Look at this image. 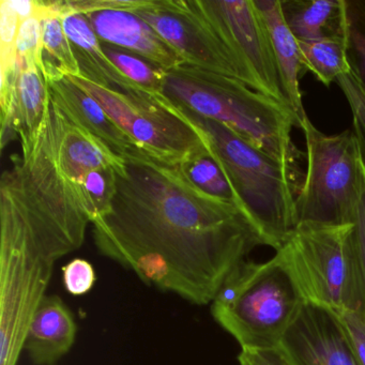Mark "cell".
Listing matches in <instances>:
<instances>
[{
	"instance_id": "29",
	"label": "cell",
	"mask_w": 365,
	"mask_h": 365,
	"mask_svg": "<svg viewBox=\"0 0 365 365\" xmlns=\"http://www.w3.org/2000/svg\"><path fill=\"white\" fill-rule=\"evenodd\" d=\"M63 285L72 296H83L93 289L97 277L88 260L74 258L63 268Z\"/></svg>"
},
{
	"instance_id": "14",
	"label": "cell",
	"mask_w": 365,
	"mask_h": 365,
	"mask_svg": "<svg viewBox=\"0 0 365 365\" xmlns=\"http://www.w3.org/2000/svg\"><path fill=\"white\" fill-rule=\"evenodd\" d=\"M48 87L39 67H18L11 87L0 93L1 148L19 138H29L41 125L48 106Z\"/></svg>"
},
{
	"instance_id": "12",
	"label": "cell",
	"mask_w": 365,
	"mask_h": 365,
	"mask_svg": "<svg viewBox=\"0 0 365 365\" xmlns=\"http://www.w3.org/2000/svg\"><path fill=\"white\" fill-rule=\"evenodd\" d=\"M123 0H70L55 1L61 16L67 12L84 14L103 43L125 48L165 71L183 65L176 51L140 16L127 10Z\"/></svg>"
},
{
	"instance_id": "27",
	"label": "cell",
	"mask_w": 365,
	"mask_h": 365,
	"mask_svg": "<svg viewBox=\"0 0 365 365\" xmlns=\"http://www.w3.org/2000/svg\"><path fill=\"white\" fill-rule=\"evenodd\" d=\"M43 7V1H42ZM42 8L39 14L22 21L16 39L18 67L41 69Z\"/></svg>"
},
{
	"instance_id": "16",
	"label": "cell",
	"mask_w": 365,
	"mask_h": 365,
	"mask_svg": "<svg viewBox=\"0 0 365 365\" xmlns=\"http://www.w3.org/2000/svg\"><path fill=\"white\" fill-rule=\"evenodd\" d=\"M73 314L57 296H46L34 314L24 349L35 365H57L76 341Z\"/></svg>"
},
{
	"instance_id": "6",
	"label": "cell",
	"mask_w": 365,
	"mask_h": 365,
	"mask_svg": "<svg viewBox=\"0 0 365 365\" xmlns=\"http://www.w3.org/2000/svg\"><path fill=\"white\" fill-rule=\"evenodd\" d=\"M302 130L307 168L296 200L298 226L351 224L363 178L362 159L354 131L327 135L309 119Z\"/></svg>"
},
{
	"instance_id": "1",
	"label": "cell",
	"mask_w": 365,
	"mask_h": 365,
	"mask_svg": "<svg viewBox=\"0 0 365 365\" xmlns=\"http://www.w3.org/2000/svg\"><path fill=\"white\" fill-rule=\"evenodd\" d=\"M123 159L110 207L91 223L98 251L148 285L211 304L228 274L267 241L238 205L202 191L181 164L142 148Z\"/></svg>"
},
{
	"instance_id": "20",
	"label": "cell",
	"mask_w": 365,
	"mask_h": 365,
	"mask_svg": "<svg viewBox=\"0 0 365 365\" xmlns=\"http://www.w3.org/2000/svg\"><path fill=\"white\" fill-rule=\"evenodd\" d=\"M41 16V70L44 78L56 80L63 76H81L61 16L50 9L48 1H43Z\"/></svg>"
},
{
	"instance_id": "30",
	"label": "cell",
	"mask_w": 365,
	"mask_h": 365,
	"mask_svg": "<svg viewBox=\"0 0 365 365\" xmlns=\"http://www.w3.org/2000/svg\"><path fill=\"white\" fill-rule=\"evenodd\" d=\"M238 361L240 365H294L282 345L268 349H241Z\"/></svg>"
},
{
	"instance_id": "24",
	"label": "cell",
	"mask_w": 365,
	"mask_h": 365,
	"mask_svg": "<svg viewBox=\"0 0 365 365\" xmlns=\"http://www.w3.org/2000/svg\"><path fill=\"white\" fill-rule=\"evenodd\" d=\"M346 1V46L351 76L365 95V0Z\"/></svg>"
},
{
	"instance_id": "21",
	"label": "cell",
	"mask_w": 365,
	"mask_h": 365,
	"mask_svg": "<svg viewBox=\"0 0 365 365\" xmlns=\"http://www.w3.org/2000/svg\"><path fill=\"white\" fill-rule=\"evenodd\" d=\"M298 44L303 68L324 86L329 87L341 76L351 73L344 38L298 41Z\"/></svg>"
},
{
	"instance_id": "3",
	"label": "cell",
	"mask_w": 365,
	"mask_h": 365,
	"mask_svg": "<svg viewBox=\"0 0 365 365\" xmlns=\"http://www.w3.org/2000/svg\"><path fill=\"white\" fill-rule=\"evenodd\" d=\"M163 95L225 125L245 142L301 174L298 161L302 153L292 140V128L298 127L292 108L237 78L189 65L166 71Z\"/></svg>"
},
{
	"instance_id": "11",
	"label": "cell",
	"mask_w": 365,
	"mask_h": 365,
	"mask_svg": "<svg viewBox=\"0 0 365 365\" xmlns=\"http://www.w3.org/2000/svg\"><path fill=\"white\" fill-rule=\"evenodd\" d=\"M254 91L292 108L284 93L270 35L254 0H206Z\"/></svg>"
},
{
	"instance_id": "17",
	"label": "cell",
	"mask_w": 365,
	"mask_h": 365,
	"mask_svg": "<svg viewBox=\"0 0 365 365\" xmlns=\"http://www.w3.org/2000/svg\"><path fill=\"white\" fill-rule=\"evenodd\" d=\"M254 4L266 23L272 42L284 93L296 116L298 128L302 129L309 117L303 106L299 83L303 65L298 40L292 35L284 20L281 0H254Z\"/></svg>"
},
{
	"instance_id": "32",
	"label": "cell",
	"mask_w": 365,
	"mask_h": 365,
	"mask_svg": "<svg viewBox=\"0 0 365 365\" xmlns=\"http://www.w3.org/2000/svg\"><path fill=\"white\" fill-rule=\"evenodd\" d=\"M10 5L20 18L21 22L39 14L42 8L41 0H9Z\"/></svg>"
},
{
	"instance_id": "5",
	"label": "cell",
	"mask_w": 365,
	"mask_h": 365,
	"mask_svg": "<svg viewBox=\"0 0 365 365\" xmlns=\"http://www.w3.org/2000/svg\"><path fill=\"white\" fill-rule=\"evenodd\" d=\"M304 303L277 253L264 262L239 264L211 302V314L241 349H268L281 346Z\"/></svg>"
},
{
	"instance_id": "8",
	"label": "cell",
	"mask_w": 365,
	"mask_h": 365,
	"mask_svg": "<svg viewBox=\"0 0 365 365\" xmlns=\"http://www.w3.org/2000/svg\"><path fill=\"white\" fill-rule=\"evenodd\" d=\"M351 224H301L277 250L305 302L356 313V288Z\"/></svg>"
},
{
	"instance_id": "26",
	"label": "cell",
	"mask_w": 365,
	"mask_h": 365,
	"mask_svg": "<svg viewBox=\"0 0 365 365\" xmlns=\"http://www.w3.org/2000/svg\"><path fill=\"white\" fill-rule=\"evenodd\" d=\"M21 21L9 0L0 1V78H11L18 69L16 39Z\"/></svg>"
},
{
	"instance_id": "10",
	"label": "cell",
	"mask_w": 365,
	"mask_h": 365,
	"mask_svg": "<svg viewBox=\"0 0 365 365\" xmlns=\"http://www.w3.org/2000/svg\"><path fill=\"white\" fill-rule=\"evenodd\" d=\"M54 262L18 232L0 230V365H16Z\"/></svg>"
},
{
	"instance_id": "15",
	"label": "cell",
	"mask_w": 365,
	"mask_h": 365,
	"mask_svg": "<svg viewBox=\"0 0 365 365\" xmlns=\"http://www.w3.org/2000/svg\"><path fill=\"white\" fill-rule=\"evenodd\" d=\"M48 91L57 103L72 117L85 131L97 138L112 153L125 158L136 149L138 143L123 132L104 108L84 89L68 76L46 80Z\"/></svg>"
},
{
	"instance_id": "18",
	"label": "cell",
	"mask_w": 365,
	"mask_h": 365,
	"mask_svg": "<svg viewBox=\"0 0 365 365\" xmlns=\"http://www.w3.org/2000/svg\"><path fill=\"white\" fill-rule=\"evenodd\" d=\"M61 16L82 78L113 91H129L140 87L125 78L108 59L102 48L101 40L84 14L67 12Z\"/></svg>"
},
{
	"instance_id": "19",
	"label": "cell",
	"mask_w": 365,
	"mask_h": 365,
	"mask_svg": "<svg viewBox=\"0 0 365 365\" xmlns=\"http://www.w3.org/2000/svg\"><path fill=\"white\" fill-rule=\"evenodd\" d=\"M284 20L298 41L344 38L345 0H281Z\"/></svg>"
},
{
	"instance_id": "31",
	"label": "cell",
	"mask_w": 365,
	"mask_h": 365,
	"mask_svg": "<svg viewBox=\"0 0 365 365\" xmlns=\"http://www.w3.org/2000/svg\"><path fill=\"white\" fill-rule=\"evenodd\" d=\"M349 332L352 343L356 348V354L361 365H365V324L356 315L350 312L339 313Z\"/></svg>"
},
{
	"instance_id": "9",
	"label": "cell",
	"mask_w": 365,
	"mask_h": 365,
	"mask_svg": "<svg viewBox=\"0 0 365 365\" xmlns=\"http://www.w3.org/2000/svg\"><path fill=\"white\" fill-rule=\"evenodd\" d=\"M127 10L148 23L183 65L237 78L253 88L206 0H129Z\"/></svg>"
},
{
	"instance_id": "7",
	"label": "cell",
	"mask_w": 365,
	"mask_h": 365,
	"mask_svg": "<svg viewBox=\"0 0 365 365\" xmlns=\"http://www.w3.org/2000/svg\"><path fill=\"white\" fill-rule=\"evenodd\" d=\"M104 108L115 123L138 146L162 161L183 164L209 150L205 134L178 112L163 93L145 89L113 91L68 76Z\"/></svg>"
},
{
	"instance_id": "13",
	"label": "cell",
	"mask_w": 365,
	"mask_h": 365,
	"mask_svg": "<svg viewBox=\"0 0 365 365\" xmlns=\"http://www.w3.org/2000/svg\"><path fill=\"white\" fill-rule=\"evenodd\" d=\"M281 345L294 365H361L339 313L314 303H304Z\"/></svg>"
},
{
	"instance_id": "28",
	"label": "cell",
	"mask_w": 365,
	"mask_h": 365,
	"mask_svg": "<svg viewBox=\"0 0 365 365\" xmlns=\"http://www.w3.org/2000/svg\"><path fill=\"white\" fill-rule=\"evenodd\" d=\"M343 91L352 114V131L356 135L361 159L365 168V95L351 73L336 81Z\"/></svg>"
},
{
	"instance_id": "22",
	"label": "cell",
	"mask_w": 365,
	"mask_h": 365,
	"mask_svg": "<svg viewBox=\"0 0 365 365\" xmlns=\"http://www.w3.org/2000/svg\"><path fill=\"white\" fill-rule=\"evenodd\" d=\"M106 56L134 84L153 93H163L166 71L125 48L103 43Z\"/></svg>"
},
{
	"instance_id": "25",
	"label": "cell",
	"mask_w": 365,
	"mask_h": 365,
	"mask_svg": "<svg viewBox=\"0 0 365 365\" xmlns=\"http://www.w3.org/2000/svg\"><path fill=\"white\" fill-rule=\"evenodd\" d=\"M363 163V162H362ZM354 272H356V314L365 324V168L363 164L362 187L350 232Z\"/></svg>"
},
{
	"instance_id": "4",
	"label": "cell",
	"mask_w": 365,
	"mask_h": 365,
	"mask_svg": "<svg viewBox=\"0 0 365 365\" xmlns=\"http://www.w3.org/2000/svg\"><path fill=\"white\" fill-rule=\"evenodd\" d=\"M173 104L205 134L239 207L255 224L267 245L275 251L281 249L298 227L296 200L302 185L300 177L304 176L245 142L225 125Z\"/></svg>"
},
{
	"instance_id": "2",
	"label": "cell",
	"mask_w": 365,
	"mask_h": 365,
	"mask_svg": "<svg viewBox=\"0 0 365 365\" xmlns=\"http://www.w3.org/2000/svg\"><path fill=\"white\" fill-rule=\"evenodd\" d=\"M21 149L0 178V230L26 237L55 264L82 247L95 219L85 177L123 168L125 159L78 125L50 91L41 125Z\"/></svg>"
},
{
	"instance_id": "23",
	"label": "cell",
	"mask_w": 365,
	"mask_h": 365,
	"mask_svg": "<svg viewBox=\"0 0 365 365\" xmlns=\"http://www.w3.org/2000/svg\"><path fill=\"white\" fill-rule=\"evenodd\" d=\"M185 174L187 175L192 182L197 185L200 189L215 197L228 200L238 205L236 194L224 173L223 168L220 165L212 153L210 146L207 153L196 155L193 159L181 164Z\"/></svg>"
}]
</instances>
